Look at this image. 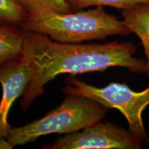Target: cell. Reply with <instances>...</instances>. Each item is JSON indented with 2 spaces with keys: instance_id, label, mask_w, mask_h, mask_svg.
<instances>
[{
  "instance_id": "6da1fadb",
  "label": "cell",
  "mask_w": 149,
  "mask_h": 149,
  "mask_svg": "<svg viewBox=\"0 0 149 149\" xmlns=\"http://www.w3.org/2000/svg\"><path fill=\"white\" fill-rule=\"evenodd\" d=\"M135 46L130 42L68 44L40 33L24 31L22 55L29 63L32 77L20 105L26 111L42 94L46 84L61 74L75 75L115 66L146 73V61L135 57Z\"/></svg>"
},
{
  "instance_id": "7a4b0ae2",
  "label": "cell",
  "mask_w": 149,
  "mask_h": 149,
  "mask_svg": "<svg viewBox=\"0 0 149 149\" xmlns=\"http://www.w3.org/2000/svg\"><path fill=\"white\" fill-rule=\"evenodd\" d=\"M20 28L24 31L40 33L56 42L68 44L104 40L110 35L130 33L124 21L108 14L102 6L66 13L33 8L27 11Z\"/></svg>"
},
{
  "instance_id": "3957f363",
  "label": "cell",
  "mask_w": 149,
  "mask_h": 149,
  "mask_svg": "<svg viewBox=\"0 0 149 149\" xmlns=\"http://www.w3.org/2000/svg\"><path fill=\"white\" fill-rule=\"evenodd\" d=\"M107 108L81 96L67 95L59 107L26 125L11 128L6 139L13 146H23L53 133L68 134L101 122Z\"/></svg>"
},
{
  "instance_id": "277c9868",
  "label": "cell",
  "mask_w": 149,
  "mask_h": 149,
  "mask_svg": "<svg viewBox=\"0 0 149 149\" xmlns=\"http://www.w3.org/2000/svg\"><path fill=\"white\" fill-rule=\"evenodd\" d=\"M64 89L66 95L81 96L97 102L106 108L119 110L127 120L129 131L140 142L148 139L142 120V113L149 104V86L136 92L124 84L111 83L104 88H97L74 77L67 78Z\"/></svg>"
},
{
  "instance_id": "5b68a950",
  "label": "cell",
  "mask_w": 149,
  "mask_h": 149,
  "mask_svg": "<svg viewBox=\"0 0 149 149\" xmlns=\"http://www.w3.org/2000/svg\"><path fill=\"white\" fill-rule=\"evenodd\" d=\"M140 141L130 131L111 123L99 122L84 128L82 131L66 134L48 149H137Z\"/></svg>"
},
{
  "instance_id": "8992f818",
  "label": "cell",
  "mask_w": 149,
  "mask_h": 149,
  "mask_svg": "<svg viewBox=\"0 0 149 149\" xmlns=\"http://www.w3.org/2000/svg\"><path fill=\"white\" fill-rule=\"evenodd\" d=\"M32 77L29 63L23 55L0 68L2 96L0 102V139L6 138L11 126L8 116L13 104L26 90Z\"/></svg>"
},
{
  "instance_id": "52a82bcc",
  "label": "cell",
  "mask_w": 149,
  "mask_h": 149,
  "mask_svg": "<svg viewBox=\"0 0 149 149\" xmlns=\"http://www.w3.org/2000/svg\"><path fill=\"white\" fill-rule=\"evenodd\" d=\"M123 21L129 29L140 39L146 56V74L149 76V4H138L122 10Z\"/></svg>"
},
{
  "instance_id": "ba28073f",
  "label": "cell",
  "mask_w": 149,
  "mask_h": 149,
  "mask_svg": "<svg viewBox=\"0 0 149 149\" xmlns=\"http://www.w3.org/2000/svg\"><path fill=\"white\" fill-rule=\"evenodd\" d=\"M24 46V31L0 21V68L21 57Z\"/></svg>"
},
{
  "instance_id": "9c48e42d",
  "label": "cell",
  "mask_w": 149,
  "mask_h": 149,
  "mask_svg": "<svg viewBox=\"0 0 149 149\" xmlns=\"http://www.w3.org/2000/svg\"><path fill=\"white\" fill-rule=\"evenodd\" d=\"M70 11L75 12L93 6H109L126 10L138 4H149V0H66Z\"/></svg>"
},
{
  "instance_id": "30bf717a",
  "label": "cell",
  "mask_w": 149,
  "mask_h": 149,
  "mask_svg": "<svg viewBox=\"0 0 149 149\" xmlns=\"http://www.w3.org/2000/svg\"><path fill=\"white\" fill-rule=\"evenodd\" d=\"M26 14L18 0H0V21L20 26Z\"/></svg>"
},
{
  "instance_id": "8fae6325",
  "label": "cell",
  "mask_w": 149,
  "mask_h": 149,
  "mask_svg": "<svg viewBox=\"0 0 149 149\" xmlns=\"http://www.w3.org/2000/svg\"><path fill=\"white\" fill-rule=\"evenodd\" d=\"M26 10L42 8L59 13H70V7L66 0H18Z\"/></svg>"
},
{
  "instance_id": "7c38bea8",
  "label": "cell",
  "mask_w": 149,
  "mask_h": 149,
  "mask_svg": "<svg viewBox=\"0 0 149 149\" xmlns=\"http://www.w3.org/2000/svg\"><path fill=\"white\" fill-rule=\"evenodd\" d=\"M13 148V145L6 138L0 139V148L10 149Z\"/></svg>"
}]
</instances>
